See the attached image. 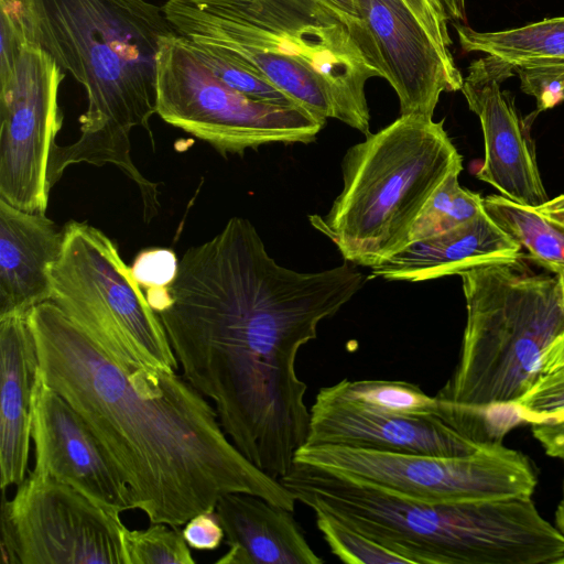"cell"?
<instances>
[{
	"mask_svg": "<svg viewBox=\"0 0 564 564\" xmlns=\"http://www.w3.org/2000/svg\"><path fill=\"white\" fill-rule=\"evenodd\" d=\"M460 172H452L431 196L412 227L410 243L451 230L485 213L484 197L460 186Z\"/></svg>",
	"mask_w": 564,
	"mask_h": 564,
	"instance_id": "23",
	"label": "cell"
},
{
	"mask_svg": "<svg viewBox=\"0 0 564 564\" xmlns=\"http://www.w3.org/2000/svg\"><path fill=\"white\" fill-rule=\"evenodd\" d=\"M457 170L463 159L443 120L401 115L348 149L340 194L326 215L308 219L345 261L372 268L410 243L419 215Z\"/></svg>",
	"mask_w": 564,
	"mask_h": 564,
	"instance_id": "7",
	"label": "cell"
},
{
	"mask_svg": "<svg viewBox=\"0 0 564 564\" xmlns=\"http://www.w3.org/2000/svg\"><path fill=\"white\" fill-rule=\"evenodd\" d=\"M513 72L511 64L487 55L473 61L464 77L460 90L484 135L485 159L476 177L513 202L539 205L549 197L534 142L513 99L501 89Z\"/></svg>",
	"mask_w": 564,
	"mask_h": 564,
	"instance_id": "13",
	"label": "cell"
},
{
	"mask_svg": "<svg viewBox=\"0 0 564 564\" xmlns=\"http://www.w3.org/2000/svg\"><path fill=\"white\" fill-rule=\"evenodd\" d=\"M65 239L45 214L31 213L0 198V318L26 316L51 300L50 268Z\"/></svg>",
	"mask_w": 564,
	"mask_h": 564,
	"instance_id": "17",
	"label": "cell"
},
{
	"mask_svg": "<svg viewBox=\"0 0 564 564\" xmlns=\"http://www.w3.org/2000/svg\"><path fill=\"white\" fill-rule=\"evenodd\" d=\"M514 72L521 90L535 99L539 112L564 101V59L517 66Z\"/></svg>",
	"mask_w": 564,
	"mask_h": 564,
	"instance_id": "29",
	"label": "cell"
},
{
	"mask_svg": "<svg viewBox=\"0 0 564 564\" xmlns=\"http://www.w3.org/2000/svg\"><path fill=\"white\" fill-rule=\"evenodd\" d=\"M454 26L465 52L485 53L514 67L564 59V17L496 32H479L459 22Z\"/></svg>",
	"mask_w": 564,
	"mask_h": 564,
	"instance_id": "22",
	"label": "cell"
},
{
	"mask_svg": "<svg viewBox=\"0 0 564 564\" xmlns=\"http://www.w3.org/2000/svg\"><path fill=\"white\" fill-rule=\"evenodd\" d=\"M180 261L175 252L166 248L141 251L134 259L131 272L140 286L169 288L176 279Z\"/></svg>",
	"mask_w": 564,
	"mask_h": 564,
	"instance_id": "30",
	"label": "cell"
},
{
	"mask_svg": "<svg viewBox=\"0 0 564 564\" xmlns=\"http://www.w3.org/2000/svg\"><path fill=\"white\" fill-rule=\"evenodd\" d=\"M419 21L435 41L441 51L452 56L449 46L452 39L448 33V19L440 0H404Z\"/></svg>",
	"mask_w": 564,
	"mask_h": 564,
	"instance_id": "31",
	"label": "cell"
},
{
	"mask_svg": "<svg viewBox=\"0 0 564 564\" xmlns=\"http://www.w3.org/2000/svg\"><path fill=\"white\" fill-rule=\"evenodd\" d=\"M124 564H195L183 531L166 523L122 531Z\"/></svg>",
	"mask_w": 564,
	"mask_h": 564,
	"instance_id": "26",
	"label": "cell"
},
{
	"mask_svg": "<svg viewBox=\"0 0 564 564\" xmlns=\"http://www.w3.org/2000/svg\"><path fill=\"white\" fill-rule=\"evenodd\" d=\"M440 2L446 13L448 21H465V0H440Z\"/></svg>",
	"mask_w": 564,
	"mask_h": 564,
	"instance_id": "37",
	"label": "cell"
},
{
	"mask_svg": "<svg viewBox=\"0 0 564 564\" xmlns=\"http://www.w3.org/2000/svg\"><path fill=\"white\" fill-rule=\"evenodd\" d=\"M1 562L3 564H21L14 528L11 521L6 490L1 498Z\"/></svg>",
	"mask_w": 564,
	"mask_h": 564,
	"instance_id": "34",
	"label": "cell"
},
{
	"mask_svg": "<svg viewBox=\"0 0 564 564\" xmlns=\"http://www.w3.org/2000/svg\"><path fill=\"white\" fill-rule=\"evenodd\" d=\"M28 322L40 376L85 420L151 523L184 525L228 492L294 511L291 491L239 452L183 376L118 362L51 301Z\"/></svg>",
	"mask_w": 564,
	"mask_h": 564,
	"instance_id": "2",
	"label": "cell"
},
{
	"mask_svg": "<svg viewBox=\"0 0 564 564\" xmlns=\"http://www.w3.org/2000/svg\"><path fill=\"white\" fill-rule=\"evenodd\" d=\"M521 247L482 213L475 219L414 241L371 268V278L421 282L460 272L481 263L522 256Z\"/></svg>",
	"mask_w": 564,
	"mask_h": 564,
	"instance_id": "20",
	"label": "cell"
},
{
	"mask_svg": "<svg viewBox=\"0 0 564 564\" xmlns=\"http://www.w3.org/2000/svg\"><path fill=\"white\" fill-rule=\"evenodd\" d=\"M351 22H361L355 0H316Z\"/></svg>",
	"mask_w": 564,
	"mask_h": 564,
	"instance_id": "36",
	"label": "cell"
},
{
	"mask_svg": "<svg viewBox=\"0 0 564 564\" xmlns=\"http://www.w3.org/2000/svg\"><path fill=\"white\" fill-rule=\"evenodd\" d=\"M531 427L547 455L564 459V415L531 424Z\"/></svg>",
	"mask_w": 564,
	"mask_h": 564,
	"instance_id": "33",
	"label": "cell"
},
{
	"mask_svg": "<svg viewBox=\"0 0 564 564\" xmlns=\"http://www.w3.org/2000/svg\"><path fill=\"white\" fill-rule=\"evenodd\" d=\"M64 230L50 301L118 362L176 372L165 328L116 243L87 223L70 220Z\"/></svg>",
	"mask_w": 564,
	"mask_h": 564,
	"instance_id": "8",
	"label": "cell"
},
{
	"mask_svg": "<svg viewBox=\"0 0 564 564\" xmlns=\"http://www.w3.org/2000/svg\"><path fill=\"white\" fill-rule=\"evenodd\" d=\"M281 484L314 512L364 533L409 564H541L556 530L532 497L432 503L294 462Z\"/></svg>",
	"mask_w": 564,
	"mask_h": 564,
	"instance_id": "5",
	"label": "cell"
},
{
	"mask_svg": "<svg viewBox=\"0 0 564 564\" xmlns=\"http://www.w3.org/2000/svg\"><path fill=\"white\" fill-rule=\"evenodd\" d=\"M308 445L465 456L481 443L466 436L441 415H411L348 400L322 388L310 409Z\"/></svg>",
	"mask_w": 564,
	"mask_h": 564,
	"instance_id": "15",
	"label": "cell"
},
{
	"mask_svg": "<svg viewBox=\"0 0 564 564\" xmlns=\"http://www.w3.org/2000/svg\"><path fill=\"white\" fill-rule=\"evenodd\" d=\"M39 356L26 316L0 318V485L26 478Z\"/></svg>",
	"mask_w": 564,
	"mask_h": 564,
	"instance_id": "19",
	"label": "cell"
},
{
	"mask_svg": "<svg viewBox=\"0 0 564 564\" xmlns=\"http://www.w3.org/2000/svg\"><path fill=\"white\" fill-rule=\"evenodd\" d=\"M175 32L240 57L296 105L369 134L366 84L386 79L375 40L316 0H166Z\"/></svg>",
	"mask_w": 564,
	"mask_h": 564,
	"instance_id": "4",
	"label": "cell"
},
{
	"mask_svg": "<svg viewBox=\"0 0 564 564\" xmlns=\"http://www.w3.org/2000/svg\"><path fill=\"white\" fill-rule=\"evenodd\" d=\"M467 319L458 362L435 395L458 409L516 403L564 333V279L534 273L523 254L459 273Z\"/></svg>",
	"mask_w": 564,
	"mask_h": 564,
	"instance_id": "6",
	"label": "cell"
},
{
	"mask_svg": "<svg viewBox=\"0 0 564 564\" xmlns=\"http://www.w3.org/2000/svg\"><path fill=\"white\" fill-rule=\"evenodd\" d=\"M316 527L332 554L348 564H409L364 533L341 523L332 516L315 511Z\"/></svg>",
	"mask_w": 564,
	"mask_h": 564,
	"instance_id": "27",
	"label": "cell"
},
{
	"mask_svg": "<svg viewBox=\"0 0 564 564\" xmlns=\"http://www.w3.org/2000/svg\"><path fill=\"white\" fill-rule=\"evenodd\" d=\"M187 42L199 59L227 86L259 101L299 106L262 73L235 54L214 45Z\"/></svg>",
	"mask_w": 564,
	"mask_h": 564,
	"instance_id": "25",
	"label": "cell"
},
{
	"mask_svg": "<svg viewBox=\"0 0 564 564\" xmlns=\"http://www.w3.org/2000/svg\"><path fill=\"white\" fill-rule=\"evenodd\" d=\"M514 404L528 424L564 415V368L541 375Z\"/></svg>",
	"mask_w": 564,
	"mask_h": 564,
	"instance_id": "28",
	"label": "cell"
},
{
	"mask_svg": "<svg viewBox=\"0 0 564 564\" xmlns=\"http://www.w3.org/2000/svg\"><path fill=\"white\" fill-rule=\"evenodd\" d=\"M227 552L217 564H323L293 511L246 494L223 495L215 507Z\"/></svg>",
	"mask_w": 564,
	"mask_h": 564,
	"instance_id": "18",
	"label": "cell"
},
{
	"mask_svg": "<svg viewBox=\"0 0 564 564\" xmlns=\"http://www.w3.org/2000/svg\"><path fill=\"white\" fill-rule=\"evenodd\" d=\"M564 368V333L546 350L542 361V375Z\"/></svg>",
	"mask_w": 564,
	"mask_h": 564,
	"instance_id": "35",
	"label": "cell"
},
{
	"mask_svg": "<svg viewBox=\"0 0 564 564\" xmlns=\"http://www.w3.org/2000/svg\"><path fill=\"white\" fill-rule=\"evenodd\" d=\"M325 389L339 398L411 415H441L440 400L401 380L343 379Z\"/></svg>",
	"mask_w": 564,
	"mask_h": 564,
	"instance_id": "24",
	"label": "cell"
},
{
	"mask_svg": "<svg viewBox=\"0 0 564 564\" xmlns=\"http://www.w3.org/2000/svg\"><path fill=\"white\" fill-rule=\"evenodd\" d=\"M361 21L381 55L386 80L401 115L432 119L444 91L460 90L464 77L404 0H355Z\"/></svg>",
	"mask_w": 564,
	"mask_h": 564,
	"instance_id": "16",
	"label": "cell"
},
{
	"mask_svg": "<svg viewBox=\"0 0 564 564\" xmlns=\"http://www.w3.org/2000/svg\"><path fill=\"white\" fill-rule=\"evenodd\" d=\"M354 263L318 272L278 264L254 226L230 218L186 250L158 315L183 377L210 399L226 435L258 468L284 476L305 443L300 349L361 288Z\"/></svg>",
	"mask_w": 564,
	"mask_h": 564,
	"instance_id": "1",
	"label": "cell"
},
{
	"mask_svg": "<svg viewBox=\"0 0 564 564\" xmlns=\"http://www.w3.org/2000/svg\"><path fill=\"white\" fill-rule=\"evenodd\" d=\"M65 74L48 52L29 42L0 80V198L31 213L45 214L47 208Z\"/></svg>",
	"mask_w": 564,
	"mask_h": 564,
	"instance_id": "11",
	"label": "cell"
},
{
	"mask_svg": "<svg viewBox=\"0 0 564 564\" xmlns=\"http://www.w3.org/2000/svg\"><path fill=\"white\" fill-rule=\"evenodd\" d=\"M156 113L224 156L276 142L310 143L326 123L300 106L259 101L227 86L178 34L160 46Z\"/></svg>",
	"mask_w": 564,
	"mask_h": 564,
	"instance_id": "9",
	"label": "cell"
},
{
	"mask_svg": "<svg viewBox=\"0 0 564 564\" xmlns=\"http://www.w3.org/2000/svg\"><path fill=\"white\" fill-rule=\"evenodd\" d=\"M184 525L182 531L186 543L197 551L217 550L225 539L224 529L214 511L200 512Z\"/></svg>",
	"mask_w": 564,
	"mask_h": 564,
	"instance_id": "32",
	"label": "cell"
},
{
	"mask_svg": "<svg viewBox=\"0 0 564 564\" xmlns=\"http://www.w3.org/2000/svg\"><path fill=\"white\" fill-rule=\"evenodd\" d=\"M553 564H564V555L555 560Z\"/></svg>",
	"mask_w": 564,
	"mask_h": 564,
	"instance_id": "39",
	"label": "cell"
},
{
	"mask_svg": "<svg viewBox=\"0 0 564 564\" xmlns=\"http://www.w3.org/2000/svg\"><path fill=\"white\" fill-rule=\"evenodd\" d=\"M555 527L564 534V480L562 486V496L554 514Z\"/></svg>",
	"mask_w": 564,
	"mask_h": 564,
	"instance_id": "38",
	"label": "cell"
},
{
	"mask_svg": "<svg viewBox=\"0 0 564 564\" xmlns=\"http://www.w3.org/2000/svg\"><path fill=\"white\" fill-rule=\"evenodd\" d=\"M31 41L85 89L88 106L80 135L55 145L48 165L52 187L69 165L112 164L139 187L143 213L159 212V184L134 165L130 132L149 130L156 113L158 55L177 34L162 8L145 0H20Z\"/></svg>",
	"mask_w": 564,
	"mask_h": 564,
	"instance_id": "3",
	"label": "cell"
},
{
	"mask_svg": "<svg viewBox=\"0 0 564 564\" xmlns=\"http://www.w3.org/2000/svg\"><path fill=\"white\" fill-rule=\"evenodd\" d=\"M8 508L21 564H124L120 516L31 471Z\"/></svg>",
	"mask_w": 564,
	"mask_h": 564,
	"instance_id": "12",
	"label": "cell"
},
{
	"mask_svg": "<svg viewBox=\"0 0 564 564\" xmlns=\"http://www.w3.org/2000/svg\"><path fill=\"white\" fill-rule=\"evenodd\" d=\"M484 208L531 260L564 276V193L539 205H523L494 194L484 197Z\"/></svg>",
	"mask_w": 564,
	"mask_h": 564,
	"instance_id": "21",
	"label": "cell"
},
{
	"mask_svg": "<svg viewBox=\"0 0 564 564\" xmlns=\"http://www.w3.org/2000/svg\"><path fill=\"white\" fill-rule=\"evenodd\" d=\"M31 438L35 447L33 471L72 486L115 514L132 509L128 488L88 424L40 372L33 393Z\"/></svg>",
	"mask_w": 564,
	"mask_h": 564,
	"instance_id": "14",
	"label": "cell"
},
{
	"mask_svg": "<svg viewBox=\"0 0 564 564\" xmlns=\"http://www.w3.org/2000/svg\"><path fill=\"white\" fill-rule=\"evenodd\" d=\"M294 462L432 503L532 497L538 485L531 459L502 441L482 442L474 453L454 457L303 444Z\"/></svg>",
	"mask_w": 564,
	"mask_h": 564,
	"instance_id": "10",
	"label": "cell"
},
{
	"mask_svg": "<svg viewBox=\"0 0 564 564\" xmlns=\"http://www.w3.org/2000/svg\"><path fill=\"white\" fill-rule=\"evenodd\" d=\"M563 279H564V276H563Z\"/></svg>",
	"mask_w": 564,
	"mask_h": 564,
	"instance_id": "40",
	"label": "cell"
}]
</instances>
